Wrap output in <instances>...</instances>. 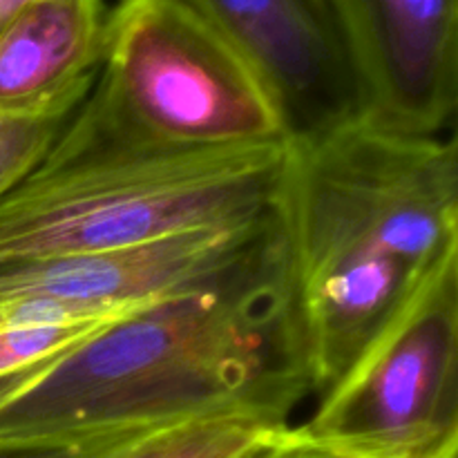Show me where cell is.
Wrapping results in <instances>:
<instances>
[{"label": "cell", "mask_w": 458, "mask_h": 458, "mask_svg": "<svg viewBox=\"0 0 458 458\" xmlns=\"http://www.w3.org/2000/svg\"><path fill=\"white\" fill-rule=\"evenodd\" d=\"M141 434H114V437H101L94 441L79 443L67 447H47V450H16L0 452V458H116L123 454Z\"/></svg>", "instance_id": "cell-14"}, {"label": "cell", "mask_w": 458, "mask_h": 458, "mask_svg": "<svg viewBox=\"0 0 458 458\" xmlns=\"http://www.w3.org/2000/svg\"><path fill=\"white\" fill-rule=\"evenodd\" d=\"M240 458H352L313 437L304 425H286L259 438Z\"/></svg>", "instance_id": "cell-13"}, {"label": "cell", "mask_w": 458, "mask_h": 458, "mask_svg": "<svg viewBox=\"0 0 458 458\" xmlns=\"http://www.w3.org/2000/svg\"><path fill=\"white\" fill-rule=\"evenodd\" d=\"M286 143L141 150L61 132L0 195V271L271 215Z\"/></svg>", "instance_id": "cell-3"}, {"label": "cell", "mask_w": 458, "mask_h": 458, "mask_svg": "<svg viewBox=\"0 0 458 458\" xmlns=\"http://www.w3.org/2000/svg\"><path fill=\"white\" fill-rule=\"evenodd\" d=\"M273 429L242 416L192 420L143 434L116 458H240Z\"/></svg>", "instance_id": "cell-10"}, {"label": "cell", "mask_w": 458, "mask_h": 458, "mask_svg": "<svg viewBox=\"0 0 458 458\" xmlns=\"http://www.w3.org/2000/svg\"><path fill=\"white\" fill-rule=\"evenodd\" d=\"M365 116L443 139L458 119V0H335Z\"/></svg>", "instance_id": "cell-7"}, {"label": "cell", "mask_w": 458, "mask_h": 458, "mask_svg": "<svg viewBox=\"0 0 458 458\" xmlns=\"http://www.w3.org/2000/svg\"><path fill=\"white\" fill-rule=\"evenodd\" d=\"M103 0L31 4L0 30V114H70L97 81L106 43Z\"/></svg>", "instance_id": "cell-9"}, {"label": "cell", "mask_w": 458, "mask_h": 458, "mask_svg": "<svg viewBox=\"0 0 458 458\" xmlns=\"http://www.w3.org/2000/svg\"><path fill=\"white\" fill-rule=\"evenodd\" d=\"M443 146V164H445L447 186H450L452 204L458 208V119L454 121L445 137L441 139Z\"/></svg>", "instance_id": "cell-15"}, {"label": "cell", "mask_w": 458, "mask_h": 458, "mask_svg": "<svg viewBox=\"0 0 458 458\" xmlns=\"http://www.w3.org/2000/svg\"><path fill=\"white\" fill-rule=\"evenodd\" d=\"M65 128L141 150L286 143L258 72L182 0H119L97 81Z\"/></svg>", "instance_id": "cell-4"}, {"label": "cell", "mask_w": 458, "mask_h": 458, "mask_svg": "<svg viewBox=\"0 0 458 458\" xmlns=\"http://www.w3.org/2000/svg\"><path fill=\"white\" fill-rule=\"evenodd\" d=\"M309 396L276 237L237 276L157 300L61 358L0 378V452L222 416L284 428Z\"/></svg>", "instance_id": "cell-1"}, {"label": "cell", "mask_w": 458, "mask_h": 458, "mask_svg": "<svg viewBox=\"0 0 458 458\" xmlns=\"http://www.w3.org/2000/svg\"><path fill=\"white\" fill-rule=\"evenodd\" d=\"M114 320L65 322V325H4L0 322V378L25 374L54 358H61L63 353L79 347L101 327Z\"/></svg>", "instance_id": "cell-11"}, {"label": "cell", "mask_w": 458, "mask_h": 458, "mask_svg": "<svg viewBox=\"0 0 458 458\" xmlns=\"http://www.w3.org/2000/svg\"><path fill=\"white\" fill-rule=\"evenodd\" d=\"M255 72L289 139L365 116V94L335 0H182Z\"/></svg>", "instance_id": "cell-6"}, {"label": "cell", "mask_w": 458, "mask_h": 458, "mask_svg": "<svg viewBox=\"0 0 458 458\" xmlns=\"http://www.w3.org/2000/svg\"><path fill=\"white\" fill-rule=\"evenodd\" d=\"M452 233H454V246L458 255V208H454V213H452Z\"/></svg>", "instance_id": "cell-17"}, {"label": "cell", "mask_w": 458, "mask_h": 458, "mask_svg": "<svg viewBox=\"0 0 458 458\" xmlns=\"http://www.w3.org/2000/svg\"><path fill=\"white\" fill-rule=\"evenodd\" d=\"M273 210L244 226L165 237L146 246L72 255L0 271V300H56L76 307H146L237 276L273 249Z\"/></svg>", "instance_id": "cell-8"}, {"label": "cell", "mask_w": 458, "mask_h": 458, "mask_svg": "<svg viewBox=\"0 0 458 458\" xmlns=\"http://www.w3.org/2000/svg\"><path fill=\"white\" fill-rule=\"evenodd\" d=\"M304 428L352 458H458V255L452 244Z\"/></svg>", "instance_id": "cell-5"}, {"label": "cell", "mask_w": 458, "mask_h": 458, "mask_svg": "<svg viewBox=\"0 0 458 458\" xmlns=\"http://www.w3.org/2000/svg\"><path fill=\"white\" fill-rule=\"evenodd\" d=\"M47 3V0H0V30L12 21L13 16L22 12V9L31 7V4Z\"/></svg>", "instance_id": "cell-16"}, {"label": "cell", "mask_w": 458, "mask_h": 458, "mask_svg": "<svg viewBox=\"0 0 458 458\" xmlns=\"http://www.w3.org/2000/svg\"><path fill=\"white\" fill-rule=\"evenodd\" d=\"M72 114L74 112L56 116L0 114V195L34 168Z\"/></svg>", "instance_id": "cell-12"}, {"label": "cell", "mask_w": 458, "mask_h": 458, "mask_svg": "<svg viewBox=\"0 0 458 458\" xmlns=\"http://www.w3.org/2000/svg\"><path fill=\"white\" fill-rule=\"evenodd\" d=\"M441 139L367 116L293 139L273 199L286 311L320 398L452 244Z\"/></svg>", "instance_id": "cell-2"}]
</instances>
